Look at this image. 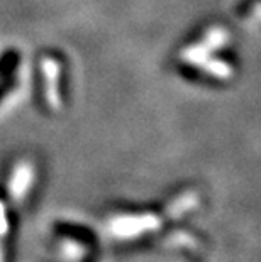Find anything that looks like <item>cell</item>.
I'll return each mask as SVG.
<instances>
[{
	"mask_svg": "<svg viewBox=\"0 0 261 262\" xmlns=\"http://www.w3.org/2000/svg\"><path fill=\"white\" fill-rule=\"evenodd\" d=\"M204 205L200 189L187 186L158 203L117 206L105 213L104 230L112 244L170 250L198 262L207 254V237L197 228Z\"/></svg>",
	"mask_w": 261,
	"mask_h": 262,
	"instance_id": "cell-1",
	"label": "cell"
},
{
	"mask_svg": "<svg viewBox=\"0 0 261 262\" xmlns=\"http://www.w3.org/2000/svg\"><path fill=\"white\" fill-rule=\"evenodd\" d=\"M46 262H101V242L90 228L59 224L51 228Z\"/></svg>",
	"mask_w": 261,
	"mask_h": 262,
	"instance_id": "cell-2",
	"label": "cell"
},
{
	"mask_svg": "<svg viewBox=\"0 0 261 262\" xmlns=\"http://www.w3.org/2000/svg\"><path fill=\"white\" fill-rule=\"evenodd\" d=\"M34 166L21 161L10 171L5 194H0V262H7V249L14 228V216L29 196L34 185Z\"/></svg>",
	"mask_w": 261,
	"mask_h": 262,
	"instance_id": "cell-3",
	"label": "cell"
},
{
	"mask_svg": "<svg viewBox=\"0 0 261 262\" xmlns=\"http://www.w3.org/2000/svg\"><path fill=\"white\" fill-rule=\"evenodd\" d=\"M43 73L44 81H46V98L49 107L58 110L59 108V95H58V76H59V64L54 58L43 59Z\"/></svg>",
	"mask_w": 261,
	"mask_h": 262,
	"instance_id": "cell-4",
	"label": "cell"
}]
</instances>
